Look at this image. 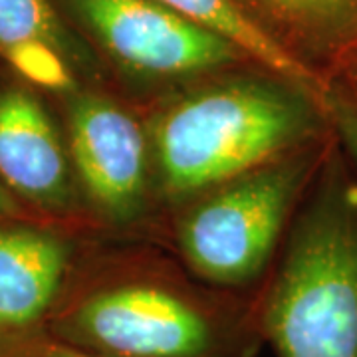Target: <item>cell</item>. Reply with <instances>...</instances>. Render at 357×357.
I'll return each instance as SVG.
<instances>
[{
	"mask_svg": "<svg viewBox=\"0 0 357 357\" xmlns=\"http://www.w3.org/2000/svg\"><path fill=\"white\" fill-rule=\"evenodd\" d=\"M155 246L88 243L46 332L100 357L252 356L255 300L206 286Z\"/></svg>",
	"mask_w": 357,
	"mask_h": 357,
	"instance_id": "6da1fadb",
	"label": "cell"
},
{
	"mask_svg": "<svg viewBox=\"0 0 357 357\" xmlns=\"http://www.w3.org/2000/svg\"><path fill=\"white\" fill-rule=\"evenodd\" d=\"M139 112L161 220L229 178L335 137L321 93L262 64L204 76Z\"/></svg>",
	"mask_w": 357,
	"mask_h": 357,
	"instance_id": "7a4b0ae2",
	"label": "cell"
},
{
	"mask_svg": "<svg viewBox=\"0 0 357 357\" xmlns=\"http://www.w3.org/2000/svg\"><path fill=\"white\" fill-rule=\"evenodd\" d=\"M333 143L335 137L197 195L161 220L155 244L206 286L238 292L262 284Z\"/></svg>",
	"mask_w": 357,
	"mask_h": 357,
	"instance_id": "3957f363",
	"label": "cell"
},
{
	"mask_svg": "<svg viewBox=\"0 0 357 357\" xmlns=\"http://www.w3.org/2000/svg\"><path fill=\"white\" fill-rule=\"evenodd\" d=\"M126 100L145 107L173 89L258 64L217 32L157 0H58Z\"/></svg>",
	"mask_w": 357,
	"mask_h": 357,
	"instance_id": "277c9868",
	"label": "cell"
},
{
	"mask_svg": "<svg viewBox=\"0 0 357 357\" xmlns=\"http://www.w3.org/2000/svg\"><path fill=\"white\" fill-rule=\"evenodd\" d=\"M58 102L93 227L109 238L155 243L161 217L139 107L112 86L96 84L79 86Z\"/></svg>",
	"mask_w": 357,
	"mask_h": 357,
	"instance_id": "5b68a950",
	"label": "cell"
},
{
	"mask_svg": "<svg viewBox=\"0 0 357 357\" xmlns=\"http://www.w3.org/2000/svg\"><path fill=\"white\" fill-rule=\"evenodd\" d=\"M256 324L276 357H357V252L310 246L282 258Z\"/></svg>",
	"mask_w": 357,
	"mask_h": 357,
	"instance_id": "8992f818",
	"label": "cell"
},
{
	"mask_svg": "<svg viewBox=\"0 0 357 357\" xmlns=\"http://www.w3.org/2000/svg\"><path fill=\"white\" fill-rule=\"evenodd\" d=\"M0 181L36 218L98 232L77 185L64 126L40 89L20 77L0 82Z\"/></svg>",
	"mask_w": 357,
	"mask_h": 357,
	"instance_id": "52a82bcc",
	"label": "cell"
},
{
	"mask_svg": "<svg viewBox=\"0 0 357 357\" xmlns=\"http://www.w3.org/2000/svg\"><path fill=\"white\" fill-rule=\"evenodd\" d=\"M86 234L42 218L0 220V345L46 330Z\"/></svg>",
	"mask_w": 357,
	"mask_h": 357,
	"instance_id": "ba28073f",
	"label": "cell"
},
{
	"mask_svg": "<svg viewBox=\"0 0 357 357\" xmlns=\"http://www.w3.org/2000/svg\"><path fill=\"white\" fill-rule=\"evenodd\" d=\"M300 66L321 98L357 102V0H234Z\"/></svg>",
	"mask_w": 357,
	"mask_h": 357,
	"instance_id": "9c48e42d",
	"label": "cell"
},
{
	"mask_svg": "<svg viewBox=\"0 0 357 357\" xmlns=\"http://www.w3.org/2000/svg\"><path fill=\"white\" fill-rule=\"evenodd\" d=\"M0 60L56 100L86 84L112 86L58 0H0Z\"/></svg>",
	"mask_w": 357,
	"mask_h": 357,
	"instance_id": "30bf717a",
	"label": "cell"
},
{
	"mask_svg": "<svg viewBox=\"0 0 357 357\" xmlns=\"http://www.w3.org/2000/svg\"><path fill=\"white\" fill-rule=\"evenodd\" d=\"M157 2L187 16L192 22L225 36L232 44L241 46L258 64L276 70L284 76L294 77L319 91L316 84L307 77L306 72L296 64L274 40L264 34L241 10V6L234 0H157Z\"/></svg>",
	"mask_w": 357,
	"mask_h": 357,
	"instance_id": "8fae6325",
	"label": "cell"
},
{
	"mask_svg": "<svg viewBox=\"0 0 357 357\" xmlns=\"http://www.w3.org/2000/svg\"><path fill=\"white\" fill-rule=\"evenodd\" d=\"M0 357H100L79 347L56 340L46 332H38L10 344L0 345Z\"/></svg>",
	"mask_w": 357,
	"mask_h": 357,
	"instance_id": "7c38bea8",
	"label": "cell"
},
{
	"mask_svg": "<svg viewBox=\"0 0 357 357\" xmlns=\"http://www.w3.org/2000/svg\"><path fill=\"white\" fill-rule=\"evenodd\" d=\"M13 218H36L24 204L20 203L13 192L8 191L0 181V220H13Z\"/></svg>",
	"mask_w": 357,
	"mask_h": 357,
	"instance_id": "4fadbf2b",
	"label": "cell"
}]
</instances>
